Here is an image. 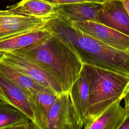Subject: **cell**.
<instances>
[{
	"mask_svg": "<svg viewBox=\"0 0 129 129\" xmlns=\"http://www.w3.org/2000/svg\"><path fill=\"white\" fill-rule=\"evenodd\" d=\"M123 99L124 100V108L127 112H129V89L125 93Z\"/></svg>",
	"mask_w": 129,
	"mask_h": 129,
	"instance_id": "ffe728a7",
	"label": "cell"
},
{
	"mask_svg": "<svg viewBox=\"0 0 129 129\" xmlns=\"http://www.w3.org/2000/svg\"><path fill=\"white\" fill-rule=\"evenodd\" d=\"M81 31L118 50L129 52V36L100 23L87 21L73 23Z\"/></svg>",
	"mask_w": 129,
	"mask_h": 129,
	"instance_id": "52a82bcc",
	"label": "cell"
},
{
	"mask_svg": "<svg viewBox=\"0 0 129 129\" xmlns=\"http://www.w3.org/2000/svg\"><path fill=\"white\" fill-rule=\"evenodd\" d=\"M42 27L76 54L83 64L129 76V52L96 39L55 14L44 19Z\"/></svg>",
	"mask_w": 129,
	"mask_h": 129,
	"instance_id": "6da1fadb",
	"label": "cell"
},
{
	"mask_svg": "<svg viewBox=\"0 0 129 129\" xmlns=\"http://www.w3.org/2000/svg\"><path fill=\"white\" fill-rule=\"evenodd\" d=\"M0 75L21 88L29 98L46 87L14 68L1 61Z\"/></svg>",
	"mask_w": 129,
	"mask_h": 129,
	"instance_id": "e0dca14e",
	"label": "cell"
},
{
	"mask_svg": "<svg viewBox=\"0 0 129 129\" xmlns=\"http://www.w3.org/2000/svg\"><path fill=\"white\" fill-rule=\"evenodd\" d=\"M128 89H129V88H128Z\"/></svg>",
	"mask_w": 129,
	"mask_h": 129,
	"instance_id": "7402d4cb",
	"label": "cell"
},
{
	"mask_svg": "<svg viewBox=\"0 0 129 129\" xmlns=\"http://www.w3.org/2000/svg\"><path fill=\"white\" fill-rule=\"evenodd\" d=\"M119 129H129V112H127L126 115Z\"/></svg>",
	"mask_w": 129,
	"mask_h": 129,
	"instance_id": "d6986e66",
	"label": "cell"
},
{
	"mask_svg": "<svg viewBox=\"0 0 129 129\" xmlns=\"http://www.w3.org/2000/svg\"><path fill=\"white\" fill-rule=\"evenodd\" d=\"M82 71L89 86L86 122L99 115L115 102L123 99L129 88V76L87 64H83Z\"/></svg>",
	"mask_w": 129,
	"mask_h": 129,
	"instance_id": "3957f363",
	"label": "cell"
},
{
	"mask_svg": "<svg viewBox=\"0 0 129 129\" xmlns=\"http://www.w3.org/2000/svg\"><path fill=\"white\" fill-rule=\"evenodd\" d=\"M0 100L21 110L34 124V116L28 95L17 85L1 75Z\"/></svg>",
	"mask_w": 129,
	"mask_h": 129,
	"instance_id": "30bf717a",
	"label": "cell"
},
{
	"mask_svg": "<svg viewBox=\"0 0 129 129\" xmlns=\"http://www.w3.org/2000/svg\"><path fill=\"white\" fill-rule=\"evenodd\" d=\"M35 128L33 122L21 110L0 100V129Z\"/></svg>",
	"mask_w": 129,
	"mask_h": 129,
	"instance_id": "9a60e30c",
	"label": "cell"
},
{
	"mask_svg": "<svg viewBox=\"0 0 129 129\" xmlns=\"http://www.w3.org/2000/svg\"><path fill=\"white\" fill-rule=\"evenodd\" d=\"M59 95L51 89L44 87L29 97L35 128L46 129L48 111Z\"/></svg>",
	"mask_w": 129,
	"mask_h": 129,
	"instance_id": "7c38bea8",
	"label": "cell"
},
{
	"mask_svg": "<svg viewBox=\"0 0 129 129\" xmlns=\"http://www.w3.org/2000/svg\"><path fill=\"white\" fill-rule=\"evenodd\" d=\"M69 91L59 94L49 109L46 129H82Z\"/></svg>",
	"mask_w": 129,
	"mask_h": 129,
	"instance_id": "5b68a950",
	"label": "cell"
},
{
	"mask_svg": "<svg viewBox=\"0 0 129 129\" xmlns=\"http://www.w3.org/2000/svg\"><path fill=\"white\" fill-rule=\"evenodd\" d=\"M12 52L33 61L51 73L68 92L80 75L83 64L64 43L51 35L31 46Z\"/></svg>",
	"mask_w": 129,
	"mask_h": 129,
	"instance_id": "7a4b0ae2",
	"label": "cell"
},
{
	"mask_svg": "<svg viewBox=\"0 0 129 129\" xmlns=\"http://www.w3.org/2000/svg\"><path fill=\"white\" fill-rule=\"evenodd\" d=\"M127 15L129 16V0H120Z\"/></svg>",
	"mask_w": 129,
	"mask_h": 129,
	"instance_id": "44dd1931",
	"label": "cell"
},
{
	"mask_svg": "<svg viewBox=\"0 0 129 129\" xmlns=\"http://www.w3.org/2000/svg\"><path fill=\"white\" fill-rule=\"evenodd\" d=\"M69 92L78 120L83 128L89 104V86L82 70Z\"/></svg>",
	"mask_w": 129,
	"mask_h": 129,
	"instance_id": "5bb4252c",
	"label": "cell"
},
{
	"mask_svg": "<svg viewBox=\"0 0 129 129\" xmlns=\"http://www.w3.org/2000/svg\"><path fill=\"white\" fill-rule=\"evenodd\" d=\"M44 19L17 13L9 9L0 10V40L43 26Z\"/></svg>",
	"mask_w": 129,
	"mask_h": 129,
	"instance_id": "8992f818",
	"label": "cell"
},
{
	"mask_svg": "<svg viewBox=\"0 0 129 129\" xmlns=\"http://www.w3.org/2000/svg\"><path fill=\"white\" fill-rule=\"evenodd\" d=\"M0 61L58 94L64 92L60 83L51 73L33 61L12 52H0Z\"/></svg>",
	"mask_w": 129,
	"mask_h": 129,
	"instance_id": "277c9868",
	"label": "cell"
},
{
	"mask_svg": "<svg viewBox=\"0 0 129 129\" xmlns=\"http://www.w3.org/2000/svg\"><path fill=\"white\" fill-rule=\"evenodd\" d=\"M102 3L85 2L56 5L54 14L72 23L87 21L99 22L98 14Z\"/></svg>",
	"mask_w": 129,
	"mask_h": 129,
	"instance_id": "ba28073f",
	"label": "cell"
},
{
	"mask_svg": "<svg viewBox=\"0 0 129 129\" xmlns=\"http://www.w3.org/2000/svg\"><path fill=\"white\" fill-rule=\"evenodd\" d=\"M55 7L56 5L43 0H22L8 8L19 13L45 19L54 14Z\"/></svg>",
	"mask_w": 129,
	"mask_h": 129,
	"instance_id": "2e32d148",
	"label": "cell"
},
{
	"mask_svg": "<svg viewBox=\"0 0 129 129\" xmlns=\"http://www.w3.org/2000/svg\"><path fill=\"white\" fill-rule=\"evenodd\" d=\"M49 3H50L55 5H61L80 2H99L104 3L109 0H43Z\"/></svg>",
	"mask_w": 129,
	"mask_h": 129,
	"instance_id": "ac0fdd59",
	"label": "cell"
},
{
	"mask_svg": "<svg viewBox=\"0 0 129 129\" xmlns=\"http://www.w3.org/2000/svg\"><path fill=\"white\" fill-rule=\"evenodd\" d=\"M98 19L99 23L129 36V16L120 0L103 3Z\"/></svg>",
	"mask_w": 129,
	"mask_h": 129,
	"instance_id": "9c48e42d",
	"label": "cell"
},
{
	"mask_svg": "<svg viewBox=\"0 0 129 129\" xmlns=\"http://www.w3.org/2000/svg\"><path fill=\"white\" fill-rule=\"evenodd\" d=\"M118 100L96 117L87 120L84 129H119L127 114L124 107Z\"/></svg>",
	"mask_w": 129,
	"mask_h": 129,
	"instance_id": "8fae6325",
	"label": "cell"
},
{
	"mask_svg": "<svg viewBox=\"0 0 129 129\" xmlns=\"http://www.w3.org/2000/svg\"><path fill=\"white\" fill-rule=\"evenodd\" d=\"M51 34L43 27L0 40V52L13 51L37 44Z\"/></svg>",
	"mask_w": 129,
	"mask_h": 129,
	"instance_id": "4fadbf2b",
	"label": "cell"
}]
</instances>
